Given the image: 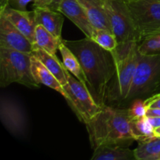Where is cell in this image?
Listing matches in <instances>:
<instances>
[{
	"mask_svg": "<svg viewBox=\"0 0 160 160\" xmlns=\"http://www.w3.org/2000/svg\"><path fill=\"white\" fill-rule=\"evenodd\" d=\"M134 152L137 160H155L156 156L160 154V137L155 136L139 142L138 146Z\"/></svg>",
	"mask_w": 160,
	"mask_h": 160,
	"instance_id": "ffe728a7",
	"label": "cell"
},
{
	"mask_svg": "<svg viewBox=\"0 0 160 160\" xmlns=\"http://www.w3.org/2000/svg\"><path fill=\"white\" fill-rule=\"evenodd\" d=\"M154 129L160 127V117H147Z\"/></svg>",
	"mask_w": 160,
	"mask_h": 160,
	"instance_id": "f1b7e54d",
	"label": "cell"
},
{
	"mask_svg": "<svg viewBox=\"0 0 160 160\" xmlns=\"http://www.w3.org/2000/svg\"><path fill=\"white\" fill-rule=\"evenodd\" d=\"M61 2H62V0H53L52 2L48 7L55 11H59V7Z\"/></svg>",
	"mask_w": 160,
	"mask_h": 160,
	"instance_id": "f546056e",
	"label": "cell"
},
{
	"mask_svg": "<svg viewBox=\"0 0 160 160\" xmlns=\"http://www.w3.org/2000/svg\"><path fill=\"white\" fill-rule=\"evenodd\" d=\"M59 50L62 57V63L65 68L73 75L78 80L82 82L84 85L87 86V80L83 69L81 67L79 60L75 56L74 53L62 41L59 45Z\"/></svg>",
	"mask_w": 160,
	"mask_h": 160,
	"instance_id": "d6986e66",
	"label": "cell"
},
{
	"mask_svg": "<svg viewBox=\"0 0 160 160\" xmlns=\"http://www.w3.org/2000/svg\"><path fill=\"white\" fill-rule=\"evenodd\" d=\"M131 128L134 139L138 142H144L156 136L154 128L147 116L138 120H131Z\"/></svg>",
	"mask_w": 160,
	"mask_h": 160,
	"instance_id": "44dd1931",
	"label": "cell"
},
{
	"mask_svg": "<svg viewBox=\"0 0 160 160\" xmlns=\"http://www.w3.org/2000/svg\"><path fill=\"white\" fill-rule=\"evenodd\" d=\"M91 39L96 42L102 48L110 52L114 51L118 45V42L114 34L104 29L95 28Z\"/></svg>",
	"mask_w": 160,
	"mask_h": 160,
	"instance_id": "603a6c76",
	"label": "cell"
},
{
	"mask_svg": "<svg viewBox=\"0 0 160 160\" xmlns=\"http://www.w3.org/2000/svg\"><path fill=\"white\" fill-rule=\"evenodd\" d=\"M147 117H160V109L157 108H148L147 109Z\"/></svg>",
	"mask_w": 160,
	"mask_h": 160,
	"instance_id": "83f0119b",
	"label": "cell"
},
{
	"mask_svg": "<svg viewBox=\"0 0 160 160\" xmlns=\"http://www.w3.org/2000/svg\"><path fill=\"white\" fill-rule=\"evenodd\" d=\"M0 118L3 126L12 135L23 136L28 129V120L22 106L13 98L2 96Z\"/></svg>",
	"mask_w": 160,
	"mask_h": 160,
	"instance_id": "9c48e42d",
	"label": "cell"
},
{
	"mask_svg": "<svg viewBox=\"0 0 160 160\" xmlns=\"http://www.w3.org/2000/svg\"><path fill=\"white\" fill-rule=\"evenodd\" d=\"M31 72L35 81L39 84H42L50 88L54 89L65 98L66 93L62 84L45 66L33 55L31 57Z\"/></svg>",
	"mask_w": 160,
	"mask_h": 160,
	"instance_id": "2e32d148",
	"label": "cell"
},
{
	"mask_svg": "<svg viewBox=\"0 0 160 160\" xmlns=\"http://www.w3.org/2000/svg\"><path fill=\"white\" fill-rule=\"evenodd\" d=\"M34 0H8V5L18 10H27V6Z\"/></svg>",
	"mask_w": 160,
	"mask_h": 160,
	"instance_id": "d4e9b609",
	"label": "cell"
},
{
	"mask_svg": "<svg viewBox=\"0 0 160 160\" xmlns=\"http://www.w3.org/2000/svg\"><path fill=\"white\" fill-rule=\"evenodd\" d=\"M128 109V116L131 120H138L146 117L147 107L145 106V99L137 98L130 103Z\"/></svg>",
	"mask_w": 160,
	"mask_h": 160,
	"instance_id": "cb8c5ba5",
	"label": "cell"
},
{
	"mask_svg": "<svg viewBox=\"0 0 160 160\" xmlns=\"http://www.w3.org/2000/svg\"><path fill=\"white\" fill-rule=\"evenodd\" d=\"M68 82L63 86L65 98L79 120L88 123L102 107L97 104L88 87L68 72Z\"/></svg>",
	"mask_w": 160,
	"mask_h": 160,
	"instance_id": "52a82bcc",
	"label": "cell"
},
{
	"mask_svg": "<svg viewBox=\"0 0 160 160\" xmlns=\"http://www.w3.org/2000/svg\"><path fill=\"white\" fill-rule=\"evenodd\" d=\"M59 12L70 19L86 37L92 38L95 28L92 25L85 9L78 0H62Z\"/></svg>",
	"mask_w": 160,
	"mask_h": 160,
	"instance_id": "8fae6325",
	"label": "cell"
},
{
	"mask_svg": "<svg viewBox=\"0 0 160 160\" xmlns=\"http://www.w3.org/2000/svg\"><path fill=\"white\" fill-rule=\"evenodd\" d=\"M0 48L32 53L33 43L2 14H0Z\"/></svg>",
	"mask_w": 160,
	"mask_h": 160,
	"instance_id": "30bf717a",
	"label": "cell"
},
{
	"mask_svg": "<svg viewBox=\"0 0 160 160\" xmlns=\"http://www.w3.org/2000/svg\"><path fill=\"white\" fill-rule=\"evenodd\" d=\"M53 0H34V7H48Z\"/></svg>",
	"mask_w": 160,
	"mask_h": 160,
	"instance_id": "4316f807",
	"label": "cell"
},
{
	"mask_svg": "<svg viewBox=\"0 0 160 160\" xmlns=\"http://www.w3.org/2000/svg\"><path fill=\"white\" fill-rule=\"evenodd\" d=\"M160 78V54L145 56L139 53L138 62L128 97L121 107L137 98L152 95Z\"/></svg>",
	"mask_w": 160,
	"mask_h": 160,
	"instance_id": "5b68a950",
	"label": "cell"
},
{
	"mask_svg": "<svg viewBox=\"0 0 160 160\" xmlns=\"http://www.w3.org/2000/svg\"><path fill=\"white\" fill-rule=\"evenodd\" d=\"M158 93H160V78H159V81H158L157 84H156V88H155L154 92H153L152 95H155V94H158Z\"/></svg>",
	"mask_w": 160,
	"mask_h": 160,
	"instance_id": "4dcf8cb0",
	"label": "cell"
},
{
	"mask_svg": "<svg viewBox=\"0 0 160 160\" xmlns=\"http://www.w3.org/2000/svg\"><path fill=\"white\" fill-rule=\"evenodd\" d=\"M112 34L118 44L140 42L141 35L131 17L128 4L123 0H105Z\"/></svg>",
	"mask_w": 160,
	"mask_h": 160,
	"instance_id": "8992f818",
	"label": "cell"
},
{
	"mask_svg": "<svg viewBox=\"0 0 160 160\" xmlns=\"http://www.w3.org/2000/svg\"><path fill=\"white\" fill-rule=\"evenodd\" d=\"M8 5V0H1V8Z\"/></svg>",
	"mask_w": 160,
	"mask_h": 160,
	"instance_id": "d6a6232c",
	"label": "cell"
},
{
	"mask_svg": "<svg viewBox=\"0 0 160 160\" xmlns=\"http://www.w3.org/2000/svg\"><path fill=\"white\" fill-rule=\"evenodd\" d=\"M138 52L145 56L160 54V32L155 33L142 39L138 45Z\"/></svg>",
	"mask_w": 160,
	"mask_h": 160,
	"instance_id": "7402d4cb",
	"label": "cell"
},
{
	"mask_svg": "<svg viewBox=\"0 0 160 160\" xmlns=\"http://www.w3.org/2000/svg\"><path fill=\"white\" fill-rule=\"evenodd\" d=\"M86 127L93 149L111 145L128 147L135 141L128 108L105 105Z\"/></svg>",
	"mask_w": 160,
	"mask_h": 160,
	"instance_id": "7a4b0ae2",
	"label": "cell"
},
{
	"mask_svg": "<svg viewBox=\"0 0 160 160\" xmlns=\"http://www.w3.org/2000/svg\"><path fill=\"white\" fill-rule=\"evenodd\" d=\"M34 17L37 25H42L57 38L62 40V28L63 14L48 7H34Z\"/></svg>",
	"mask_w": 160,
	"mask_h": 160,
	"instance_id": "4fadbf2b",
	"label": "cell"
},
{
	"mask_svg": "<svg viewBox=\"0 0 160 160\" xmlns=\"http://www.w3.org/2000/svg\"><path fill=\"white\" fill-rule=\"evenodd\" d=\"M31 54L45 66V67L56 77L62 87L67 84V75L69 71L65 68L63 63L59 60L57 56H54L45 52V50L39 48L34 49Z\"/></svg>",
	"mask_w": 160,
	"mask_h": 160,
	"instance_id": "9a60e30c",
	"label": "cell"
},
{
	"mask_svg": "<svg viewBox=\"0 0 160 160\" xmlns=\"http://www.w3.org/2000/svg\"><path fill=\"white\" fill-rule=\"evenodd\" d=\"M62 40L57 38L42 25H37L34 32L33 47L34 49H43L52 56H56V52ZM33 50V51H34Z\"/></svg>",
	"mask_w": 160,
	"mask_h": 160,
	"instance_id": "ac0fdd59",
	"label": "cell"
},
{
	"mask_svg": "<svg viewBox=\"0 0 160 160\" xmlns=\"http://www.w3.org/2000/svg\"><path fill=\"white\" fill-rule=\"evenodd\" d=\"M123 1H125L126 2H131V1H134V0H123Z\"/></svg>",
	"mask_w": 160,
	"mask_h": 160,
	"instance_id": "836d02e7",
	"label": "cell"
},
{
	"mask_svg": "<svg viewBox=\"0 0 160 160\" xmlns=\"http://www.w3.org/2000/svg\"><path fill=\"white\" fill-rule=\"evenodd\" d=\"M84 7L92 22L97 29H104L112 33L105 0H78Z\"/></svg>",
	"mask_w": 160,
	"mask_h": 160,
	"instance_id": "5bb4252c",
	"label": "cell"
},
{
	"mask_svg": "<svg viewBox=\"0 0 160 160\" xmlns=\"http://www.w3.org/2000/svg\"><path fill=\"white\" fill-rule=\"evenodd\" d=\"M127 4L142 40L160 32V0H134Z\"/></svg>",
	"mask_w": 160,
	"mask_h": 160,
	"instance_id": "ba28073f",
	"label": "cell"
},
{
	"mask_svg": "<svg viewBox=\"0 0 160 160\" xmlns=\"http://www.w3.org/2000/svg\"><path fill=\"white\" fill-rule=\"evenodd\" d=\"M154 132H155V135L160 137V127L159 128H156V129H154Z\"/></svg>",
	"mask_w": 160,
	"mask_h": 160,
	"instance_id": "1f68e13d",
	"label": "cell"
},
{
	"mask_svg": "<svg viewBox=\"0 0 160 160\" xmlns=\"http://www.w3.org/2000/svg\"><path fill=\"white\" fill-rule=\"evenodd\" d=\"M0 14H2L31 42H34V32L37 27L34 10H18L7 5L0 8Z\"/></svg>",
	"mask_w": 160,
	"mask_h": 160,
	"instance_id": "7c38bea8",
	"label": "cell"
},
{
	"mask_svg": "<svg viewBox=\"0 0 160 160\" xmlns=\"http://www.w3.org/2000/svg\"><path fill=\"white\" fill-rule=\"evenodd\" d=\"M138 42L118 44L113 52L117 70L107 90L106 105L121 107L128 97L138 62Z\"/></svg>",
	"mask_w": 160,
	"mask_h": 160,
	"instance_id": "3957f363",
	"label": "cell"
},
{
	"mask_svg": "<svg viewBox=\"0 0 160 160\" xmlns=\"http://www.w3.org/2000/svg\"><path fill=\"white\" fill-rule=\"evenodd\" d=\"M31 53L0 48V85L18 83L28 88H38L31 72Z\"/></svg>",
	"mask_w": 160,
	"mask_h": 160,
	"instance_id": "277c9868",
	"label": "cell"
},
{
	"mask_svg": "<svg viewBox=\"0 0 160 160\" xmlns=\"http://www.w3.org/2000/svg\"><path fill=\"white\" fill-rule=\"evenodd\" d=\"M136 159L134 150L123 145H102L94 149L92 160Z\"/></svg>",
	"mask_w": 160,
	"mask_h": 160,
	"instance_id": "e0dca14e",
	"label": "cell"
},
{
	"mask_svg": "<svg viewBox=\"0 0 160 160\" xmlns=\"http://www.w3.org/2000/svg\"><path fill=\"white\" fill-rule=\"evenodd\" d=\"M63 42L79 60L85 74L87 87L95 101L101 107L104 106L108 87L117 70L113 52L87 37L78 41L63 40Z\"/></svg>",
	"mask_w": 160,
	"mask_h": 160,
	"instance_id": "6da1fadb",
	"label": "cell"
},
{
	"mask_svg": "<svg viewBox=\"0 0 160 160\" xmlns=\"http://www.w3.org/2000/svg\"><path fill=\"white\" fill-rule=\"evenodd\" d=\"M145 106L148 108H157L160 109V93L155 94L145 99Z\"/></svg>",
	"mask_w": 160,
	"mask_h": 160,
	"instance_id": "484cf974",
	"label": "cell"
}]
</instances>
